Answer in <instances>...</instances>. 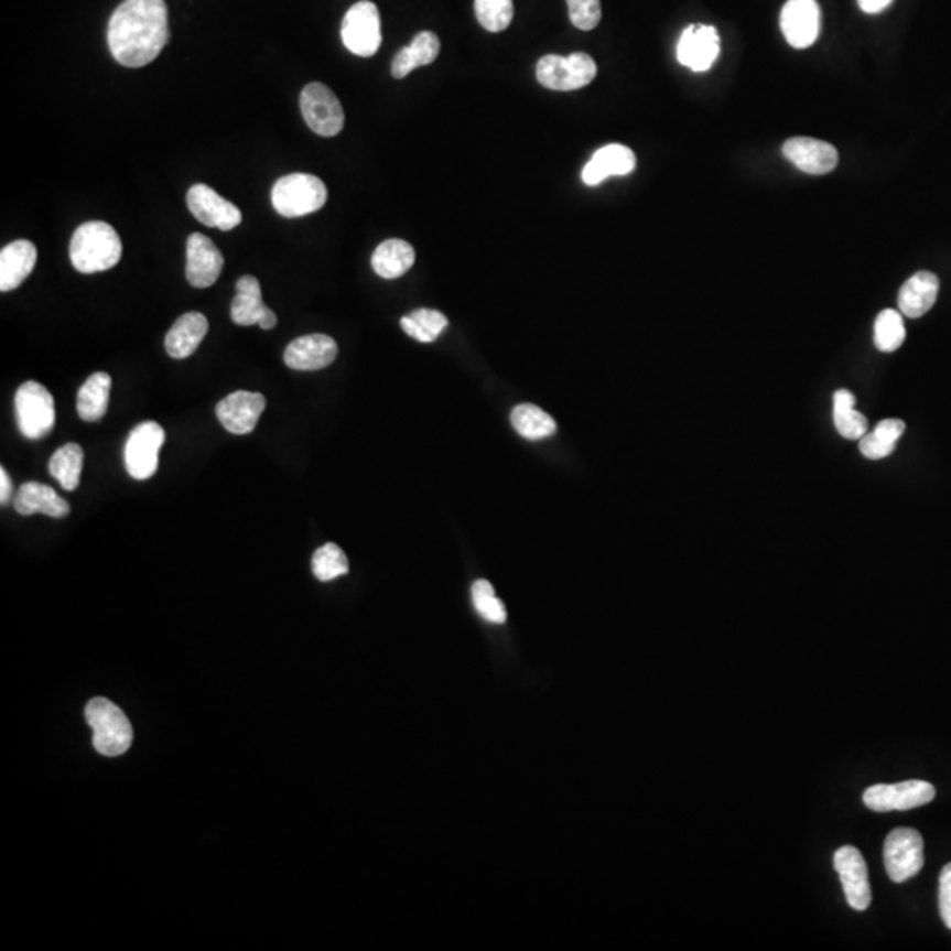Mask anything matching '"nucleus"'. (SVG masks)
Returning a JSON list of instances; mask_svg holds the SVG:
<instances>
[{"label": "nucleus", "instance_id": "f257e3e1", "mask_svg": "<svg viewBox=\"0 0 951 951\" xmlns=\"http://www.w3.org/2000/svg\"><path fill=\"white\" fill-rule=\"evenodd\" d=\"M170 41L167 6L164 0H123L108 25V44L120 66H147L159 57Z\"/></svg>", "mask_w": 951, "mask_h": 951}, {"label": "nucleus", "instance_id": "f03ea898", "mask_svg": "<svg viewBox=\"0 0 951 951\" xmlns=\"http://www.w3.org/2000/svg\"><path fill=\"white\" fill-rule=\"evenodd\" d=\"M69 258L75 270L85 275L110 270L122 258L119 233L102 220L82 224L71 238Z\"/></svg>", "mask_w": 951, "mask_h": 951}, {"label": "nucleus", "instance_id": "7ed1b4c3", "mask_svg": "<svg viewBox=\"0 0 951 951\" xmlns=\"http://www.w3.org/2000/svg\"><path fill=\"white\" fill-rule=\"evenodd\" d=\"M85 720L94 732V747L102 756H120L131 747L132 728L128 715L106 698H94L85 709Z\"/></svg>", "mask_w": 951, "mask_h": 951}, {"label": "nucleus", "instance_id": "20e7f679", "mask_svg": "<svg viewBox=\"0 0 951 951\" xmlns=\"http://www.w3.org/2000/svg\"><path fill=\"white\" fill-rule=\"evenodd\" d=\"M326 197L328 191L325 182L309 173L282 176L272 190L273 208L285 219H296L321 210L325 206Z\"/></svg>", "mask_w": 951, "mask_h": 951}, {"label": "nucleus", "instance_id": "39448f33", "mask_svg": "<svg viewBox=\"0 0 951 951\" xmlns=\"http://www.w3.org/2000/svg\"><path fill=\"white\" fill-rule=\"evenodd\" d=\"M597 66L587 53H571L568 57L561 55H544L536 66L538 82L544 88L558 93H571L587 87L596 78Z\"/></svg>", "mask_w": 951, "mask_h": 951}, {"label": "nucleus", "instance_id": "423d86ee", "mask_svg": "<svg viewBox=\"0 0 951 951\" xmlns=\"http://www.w3.org/2000/svg\"><path fill=\"white\" fill-rule=\"evenodd\" d=\"M18 429L26 439L46 437L55 426V400L43 385L23 382L14 397Z\"/></svg>", "mask_w": 951, "mask_h": 951}, {"label": "nucleus", "instance_id": "0eeeda50", "mask_svg": "<svg viewBox=\"0 0 951 951\" xmlns=\"http://www.w3.org/2000/svg\"><path fill=\"white\" fill-rule=\"evenodd\" d=\"M166 441V432L155 421H143L132 429L123 447V464L134 479H150L158 473L159 452Z\"/></svg>", "mask_w": 951, "mask_h": 951}, {"label": "nucleus", "instance_id": "6e6552de", "mask_svg": "<svg viewBox=\"0 0 951 951\" xmlns=\"http://www.w3.org/2000/svg\"><path fill=\"white\" fill-rule=\"evenodd\" d=\"M343 43L358 57H372L381 48V17L370 0L356 2L343 20Z\"/></svg>", "mask_w": 951, "mask_h": 951}, {"label": "nucleus", "instance_id": "1a4fd4ad", "mask_svg": "<svg viewBox=\"0 0 951 951\" xmlns=\"http://www.w3.org/2000/svg\"><path fill=\"white\" fill-rule=\"evenodd\" d=\"M300 110L309 128L320 137L334 138L344 129L346 115L343 105L326 85L314 82L303 88Z\"/></svg>", "mask_w": 951, "mask_h": 951}, {"label": "nucleus", "instance_id": "9d476101", "mask_svg": "<svg viewBox=\"0 0 951 951\" xmlns=\"http://www.w3.org/2000/svg\"><path fill=\"white\" fill-rule=\"evenodd\" d=\"M926 864L923 839L912 829H897L885 841V867L891 882L903 883L917 876Z\"/></svg>", "mask_w": 951, "mask_h": 951}, {"label": "nucleus", "instance_id": "9b49d317", "mask_svg": "<svg viewBox=\"0 0 951 951\" xmlns=\"http://www.w3.org/2000/svg\"><path fill=\"white\" fill-rule=\"evenodd\" d=\"M934 797V786L926 780H906L899 785L871 786L865 789L864 803L876 812L909 811L932 802Z\"/></svg>", "mask_w": 951, "mask_h": 951}, {"label": "nucleus", "instance_id": "f8f14e48", "mask_svg": "<svg viewBox=\"0 0 951 951\" xmlns=\"http://www.w3.org/2000/svg\"><path fill=\"white\" fill-rule=\"evenodd\" d=\"M187 208L199 223L220 231H231L241 223L240 208L205 184L191 187L187 193Z\"/></svg>", "mask_w": 951, "mask_h": 951}, {"label": "nucleus", "instance_id": "ddd939ff", "mask_svg": "<svg viewBox=\"0 0 951 951\" xmlns=\"http://www.w3.org/2000/svg\"><path fill=\"white\" fill-rule=\"evenodd\" d=\"M833 865L841 877L847 904L856 911H865L873 900L868 868L864 856L856 847L842 846L833 855Z\"/></svg>", "mask_w": 951, "mask_h": 951}, {"label": "nucleus", "instance_id": "4468645a", "mask_svg": "<svg viewBox=\"0 0 951 951\" xmlns=\"http://www.w3.org/2000/svg\"><path fill=\"white\" fill-rule=\"evenodd\" d=\"M721 40L720 32L712 25L694 23L689 25L680 35L677 46V58L682 66L689 67L694 73H703L711 69L714 62L720 57Z\"/></svg>", "mask_w": 951, "mask_h": 951}, {"label": "nucleus", "instance_id": "2eb2a0df", "mask_svg": "<svg viewBox=\"0 0 951 951\" xmlns=\"http://www.w3.org/2000/svg\"><path fill=\"white\" fill-rule=\"evenodd\" d=\"M267 408V399L255 391H233L215 408L217 418L229 434L247 435L256 429Z\"/></svg>", "mask_w": 951, "mask_h": 951}, {"label": "nucleus", "instance_id": "dca6fc26", "mask_svg": "<svg viewBox=\"0 0 951 951\" xmlns=\"http://www.w3.org/2000/svg\"><path fill=\"white\" fill-rule=\"evenodd\" d=\"M821 13L815 0H788L780 13V29L793 48H809L820 35Z\"/></svg>", "mask_w": 951, "mask_h": 951}, {"label": "nucleus", "instance_id": "f3484780", "mask_svg": "<svg viewBox=\"0 0 951 951\" xmlns=\"http://www.w3.org/2000/svg\"><path fill=\"white\" fill-rule=\"evenodd\" d=\"M223 268V252L215 247L214 241L202 233H193L187 238V263H185L187 282L197 290L210 288L219 279Z\"/></svg>", "mask_w": 951, "mask_h": 951}, {"label": "nucleus", "instance_id": "a211bd4d", "mask_svg": "<svg viewBox=\"0 0 951 951\" xmlns=\"http://www.w3.org/2000/svg\"><path fill=\"white\" fill-rule=\"evenodd\" d=\"M231 320L238 326L258 325L261 329L275 328V312L264 305L261 284L256 277L244 275L238 279L237 296L231 303Z\"/></svg>", "mask_w": 951, "mask_h": 951}, {"label": "nucleus", "instance_id": "6ab92c4d", "mask_svg": "<svg viewBox=\"0 0 951 951\" xmlns=\"http://www.w3.org/2000/svg\"><path fill=\"white\" fill-rule=\"evenodd\" d=\"M338 346L334 338L325 334L303 335L285 347L284 364L293 370L326 369L334 364Z\"/></svg>", "mask_w": 951, "mask_h": 951}, {"label": "nucleus", "instance_id": "aec40b11", "mask_svg": "<svg viewBox=\"0 0 951 951\" xmlns=\"http://www.w3.org/2000/svg\"><path fill=\"white\" fill-rule=\"evenodd\" d=\"M786 159L800 172L809 175H826L837 167L839 154L835 147L814 138L798 137L786 141L782 147Z\"/></svg>", "mask_w": 951, "mask_h": 951}, {"label": "nucleus", "instance_id": "412c9836", "mask_svg": "<svg viewBox=\"0 0 951 951\" xmlns=\"http://www.w3.org/2000/svg\"><path fill=\"white\" fill-rule=\"evenodd\" d=\"M37 263V249L29 240H17L0 250V291L17 290Z\"/></svg>", "mask_w": 951, "mask_h": 951}, {"label": "nucleus", "instance_id": "4be33fe9", "mask_svg": "<svg viewBox=\"0 0 951 951\" xmlns=\"http://www.w3.org/2000/svg\"><path fill=\"white\" fill-rule=\"evenodd\" d=\"M636 155L631 149L624 145H606L592 155L587 166L583 167L582 181L587 185H597L608 176H624L635 172Z\"/></svg>", "mask_w": 951, "mask_h": 951}, {"label": "nucleus", "instance_id": "5701e85b", "mask_svg": "<svg viewBox=\"0 0 951 951\" xmlns=\"http://www.w3.org/2000/svg\"><path fill=\"white\" fill-rule=\"evenodd\" d=\"M14 509L22 517L41 514L52 518H64L71 514V506L57 491L43 483H23L14 497Z\"/></svg>", "mask_w": 951, "mask_h": 951}, {"label": "nucleus", "instance_id": "b1692460", "mask_svg": "<svg viewBox=\"0 0 951 951\" xmlns=\"http://www.w3.org/2000/svg\"><path fill=\"white\" fill-rule=\"evenodd\" d=\"M208 334V320L203 316L202 312H187L184 316L175 321V325L167 332L166 346L167 355L175 360H184L196 353L203 338Z\"/></svg>", "mask_w": 951, "mask_h": 951}, {"label": "nucleus", "instance_id": "393cba45", "mask_svg": "<svg viewBox=\"0 0 951 951\" xmlns=\"http://www.w3.org/2000/svg\"><path fill=\"white\" fill-rule=\"evenodd\" d=\"M939 293V279L932 272H918L909 277L899 291V307L904 316H923L934 307Z\"/></svg>", "mask_w": 951, "mask_h": 951}, {"label": "nucleus", "instance_id": "a878e982", "mask_svg": "<svg viewBox=\"0 0 951 951\" xmlns=\"http://www.w3.org/2000/svg\"><path fill=\"white\" fill-rule=\"evenodd\" d=\"M439 52H441V41L437 35L429 31L420 32L414 35L409 46L395 55L391 75L397 79L406 78L417 67L432 64L439 57Z\"/></svg>", "mask_w": 951, "mask_h": 951}, {"label": "nucleus", "instance_id": "bb28decb", "mask_svg": "<svg viewBox=\"0 0 951 951\" xmlns=\"http://www.w3.org/2000/svg\"><path fill=\"white\" fill-rule=\"evenodd\" d=\"M414 249L411 244L400 238H390L382 241L378 249L374 250L372 268L382 279H399L408 273L414 264Z\"/></svg>", "mask_w": 951, "mask_h": 951}, {"label": "nucleus", "instance_id": "cd10ccee", "mask_svg": "<svg viewBox=\"0 0 951 951\" xmlns=\"http://www.w3.org/2000/svg\"><path fill=\"white\" fill-rule=\"evenodd\" d=\"M111 376L96 372L79 388L76 411L84 421H99L108 411L110 402Z\"/></svg>", "mask_w": 951, "mask_h": 951}, {"label": "nucleus", "instance_id": "c85d7f7f", "mask_svg": "<svg viewBox=\"0 0 951 951\" xmlns=\"http://www.w3.org/2000/svg\"><path fill=\"white\" fill-rule=\"evenodd\" d=\"M904 430H906V423L903 420L890 418V420L879 421L873 432H867L860 439V452L868 461H882L895 452Z\"/></svg>", "mask_w": 951, "mask_h": 951}, {"label": "nucleus", "instance_id": "c756f323", "mask_svg": "<svg viewBox=\"0 0 951 951\" xmlns=\"http://www.w3.org/2000/svg\"><path fill=\"white\" fill-rule=\"evenodd\" d=\"M84 462L85 453L79 444H64L50 458L48 471L64 490L75 491L79 487Z\"/></svg>", "mask_w": 951, "mask_h": 951}, {"label": "nucleus", "instance_id": "7c9ffc66", "mask_svg": "<svg viewBox=\"0 0 951 951\" xmlns=\"http://www.w3.org/2000/svg\"><path fill=\"white\" fill-rule=\"evenodd\" d=\"M855 403V395L851 391L839 390L833 395V423L839 434L851 441L864 437L868 430L867 418L856 411Z\"/></svg>", "mask_w": 951, "mask_h": 951}, {"label": "nucleus", "instance_id": "2f4dec72", "mask_svg": "<svg viewBox=\"0 0 951 951\" xmlns=\"http://www.w3.org/2000/svg\"><path fill=\"white\" fill-rule=\"evenodd\" d=\"M511 425L518 434L529 441H540L555 434L558 423L550 417L549 412L538 408L534 403H520L511 411Z\"/></svg>", "mask_w": 951, "mask_h": 951}, {"label": "nucleus", "instance_id": "473e14b6", "mask_svg": "<svg viewBox=\"0 0 951 951\" xmlns=\"http://www.w3.org/2000/svg\"><path fill=\"white\" fill-rule=\"evenodd\" d=\"M400 326L409 337L418 343H434L439 335L447 328V317L434 309H418L400 320Z\"/></svg>", "mask_w": 951, "mask_h": 951}, {"label": "nucleus", "instance_id": "72a5a7b5", "mask_svg": "<svg viewBox=\"0 0 951 951\" xmlns=\"http://www.w3.org/2000/svg\"><path fill=\"white\" fill-rule=\"evenodd\" d=\"M904 341H906V326H904L903 314L886 309L874 323V344L882 353H894L903 346Z\"/></svg>", "mask_w": 951, "mask_h": 951}, {"label": "nucleus", "instance_id": "f704fd0d", "mask_svg": "<svg viewBox=\"0 0 951 951\" xmlns=\"http://www.w3.org/2000/svg\"><path fill=\"white\" fill-rule=\"evenodd\" d=\"M349 571L346 553L335 543H326L312 555V573L321 582L338 579Z\"/></svg>", "mask_w": 951, "mask_h": 951}, {"label": "nucleus", "instance_id": "c9c22d12", "mask_svg": "<svg viewBox=\"0 0 951 951\" xmlns=\"http://www.w3.org/2000/svg\"><path fill=\"white\" fill-rule=\"evenodd\" d=\"M479 25L488 32H502L514 20V0H476Z\"/></svg>", "mask_w": 951, "mask_h": 951}, {"label": "nucleus", "instance_id": "e433bc0d", "mask_svg": "<svg viewBox=\"0 0 951 951\" xmlns=\"http://www.w3.org/2000/svg\"><path fill=\"white\" fill-rule=\"evenodd\" d=\"M474 608L485 620L494 624L506 623V608L502 601L497 599L496 591L488 580H478L473 585Z\"/></svg>", "mask_w": 951, "mask_h": 951}, {"label": "nucleus", "instance_id": "4c0bfd02", "mask_svg": "<svg viewBox=\"0 0 951 951\" xmlns=\"http://www.w3.org/2000/svg\"><path fill=\"white\" fill-rule=\"evenodd\" d=\"M570 20L580 31H592L601 22V0H566Z\"/></svg>", "mask_w": 951, "mask_h": 951}, {"label": "nucleus", "instance_id": "58836bf2", "mask_svg": "<svg viewBox=\"0 0 951 951\" xmlns=\"http://www.w3.org/2000/svg\"><path fill=\"white\" fill-rule=\"evenodd\" d=\"M939 911L944 926L951 929V864H948L939 876Z\"/></svg>", "mask_w": 951, "mask_h": 951}, {"label": "nucleus", "instance_id": "ea45409f", "mask_svg": "<svg viewBox=\"0 0 951 951\" xmlns=\"http://www.w3.org/2000/svg\"><path fill=\"white\" fill-rule=\"evenodd\" d=\"M13 496V483L9 479V474L4 467L0 469V505L6 506Z\"/></svg>", "mask_w": 951, "mask_h": 951}, {"label": "nucleus", "instance_id": "a19ab883", "mask_svg": "<svg viewBox=\"0 0 951 951\" xmlns=\"http://www.w3.org/2000/svg\"><path fill=\"white\" fill-rule=\"evenodd\" d=\"M894 0H858V6L864 13L876 14L885 11Z\"/></svg>", "mask_w": 951, "mask_h": 951}]
</instances>
